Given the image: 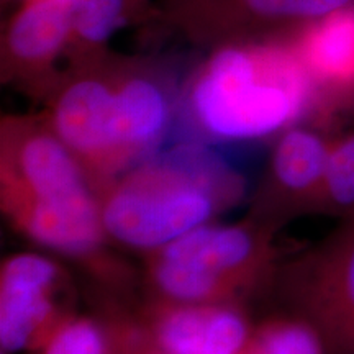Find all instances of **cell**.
<instances>
[{
    "mask_svg": "<svg viewBox=\"0 0 354 354\" xmlns=\"http://www.w3.org/2000/svg\"><path fill=\"white\" fill-rule=\"evenodd\" d=\"M146 24H161V8L153 0H71L64 68L100 59L122 30Z\"/></svg>",
    "mask_w": 354,
    "mask_h": 354,
    "instance_id": "4fadbf2b",
    "label": "cell"
},
{
    "mask_svg": "<svg viewBox=\"0 0 354 354\" xmlns=\"http://www.w3.org/2000/svg\"><path fill=\"white\" fill-rule=\"evenodd\" d=\"M115 338L110 322L73 315L48 342L30 354H113Z\"/></svg>",
    "mask_w": 354,
    "mask_h": 354,
    "instance_id": "2e32d148",
    "label": "cell"
},
{
    "mask_svg": "<svg viewBox=\"0 0 354 354\" xmlns=\"http://www.w3.org/2000/svg\"><path fill=\"white\" fill-rule=\"evenodd\" d=\"M71 282L57 261L39 253H17L0 268V349L32 353L74 313Z\"/></svg>",
    "mask_w": 354,
    "mask_h": 354,
    "instance_id": "52a82bcc",
    "label": "cell"
},
{
    "mask_svg": "<svg viewBox=\"0 0 354 354\" xmlns=\"http://www.w3.org/2000/svg\"><path fill=\"white\" fill-rule=\"evenodd\" d=\"M274 264L264 223H205L146 258L151 299L177 304L238 302L261 282L271 284Z\"/></svg>",
    "mask_w": 354,
    "mask_h": 354,
    "instance_id": "277c9868",
    "label": "cell"
},
{
    "mask_svg": "<svg viewBox=\"0 0 354 354\" xmlns=\"http://www.w3.org/2000/svg\"><path fill=\"white\" fill-rule=\"evenodd\" d=\"M180 88L179 109L202 138L227 143L279 136L315 109V92L284 35L207 48Z\"/></svg>",
    "mask_w": 354,
    "mask_h": 354,
    "instance_id": "7a4b0ae2",
    "label": "cell"
},
{
    "mask_svg": "<svg viewBox=\"0 0 354 354\" xmlns=\"http://www.w3.org/2000/svg\"><path fill=\"white\" fill-rule=\"evenodd\" d=\"M71 0H24L3 21L0 79L43 102L59 81L69 39Z\"/></svg>",
    "mask_w": 354,
    "mask_h": 354,
    "instance_id": "ba28073f",
    "label": "cell"
},
{
    "mask_svg": "<svg viewBox=\"0 0 354 354\" xmlns=\"http://www.w3.org/2000/svg\"><path fill=\"white\" fill-rule=\"evenodd\" d=\"M241 354H325L312 326L284 312L253 326Z\"/></svg>",
    "mask_w": 354,
    "mask_h": 354,
    "instance_id": "5bb4252c",
    "label": "cell"
},
{
    "mask_svg": "<svg viewBox=\"0 0 354 354\" xmlns=\"http://www.w3.org/2000/svg\"><path fill=\"white\" fill-rule=\"evenodd\" d=\"M202 0H159V8H161V25L169 26L176 24L177 20L183 19L185 13L196 8Z\"/></svg>",
    "mask_w": 354,
    "mask_h": 354,
    "instance_id": "ac0fdd59",
    "label": "cell"
},
{
    "mask_svg": "<svg viewBox=\"0 0 354 354\" xmlns=\"http://www.w3.org/2000/svg\"><path fill=\"white\" fill-rule=\"evenodd\" d=\"M299 56L315 92V109L354 100V3L281 33Z\"/></svg>",
    "mask_w": 354,
    "mask_h": 354,
    "instance_id": "8fae6325",
    "label": "cell"
},
{
    "mask_svg": "<svg viewBox=\"0 0 354 354\" xmlns=\"http://www.w3.org/2000/svg\"><path fill=\"white\" fill-rule=\"evenodd\" d=\"M354 0H202L172 25L198 46L279 35L351 6Z\"/></svg>",
    "mask_w": 354,
    "mask_h": 354,
    "instance_id": "30bf717a",
    "label": "cell"
},
{
    "mask_svg": "<svg viewBox=\"0 0 354 354\" xmlns=\"http://www.w3.org/2000/svg\"><path fill=\"white\" fill-rule=\"evenodd\" d=\"M2 354H6V353H2Z\"/></svg>",
    "mask_w": 354,
    "mask_h": 354,
    "instance_id": "ffe728a7",
    "label": "cell"
},
{
    "mask_svg": "<svg viewBox=\"0 0 354 354\" xmlns=\"http://www.w3.org/2000/svg\"><path fill=\"white\" fill-rule=\"evenodd\" d=\"M110 323H112L115 338L113 354H162L145 338L133 320L115 318V320H110Z\"/></svg>",
    "mask_w": 354,
    "mask_h": 354,
    "instance_id": "e0dca14e",
    "label": "cell"
},
{
    "mask_svg": "<svg viewBox=\"0 0 354 354\" xmlns=\"http://www.w3.org/2000/svg\"><path fill=\"white\" fill-rule=\"evenodd\" d=\"M133 322L162 354H241L254 326L238 302L158 299H151Z\"/></svg>",
    "mask_w": 354,
    "mask_h": 354,
    "instance_id": "9c48e42d",
    "label": "cell"
},
{
    "mask_svg": "<svg viewBox=\"0 0 354 354\" xmlns=\"http://www.w3.org/2000/svg\"><path fill=\"white\" fill-rule=\"evenodd\" d=\"M20 2H24V0H17V3H20Z\"/></svg>",
    "mask_w": 354,
    "mask_h": 354,
    "instance_id": "d6986e66",
    "label": "cell"
},
{
    "mask_svg": "<svg viewBox=\"0 0 354 354\" xmlns=\"http://www.w3.org/2000/svg\"><path fill=\"white\" fill-rule=\"evenodd\" d=\"M243 179L203 143L159 149L99 190L109 240L153 253L210 223L243 196Z\"/></svg>",
    "mask_w": 354,
    "mask_h": 354,
    "instance_id": "3957f363",
    "label": "cell"
},
{
    "mask_svg": "<svg viewBox=\"0 0 354 354\" xmlns=\"http://www.w3.org/2000/svg\"><path fill=\"white\" fill-rule=\"evenodd\" d=\"M271 286L284 312L312 326L325 354H354V214L277 266Z\"/></svg>",
    "mask_w": 354,
    "mask_h": 354,
    "instance_id": "8992f818",
    "label": "cell"
},
{
    "mask_svg": "<svg viewBox=\"0 0 354 354\" xmlns=\"http://www.w3.org/2000/svg\"><path fill=\"white\" fill-rule=\"evenodd\" d=\"M0 203L10 227L35 245L100 266L109 236L99 194L41 112L2 117Z\"/></svg>",
    "mask_w": 354,
    "mask_h": 354,
    "instance_id": "6da1fadb",
    "label": "cell"
},
{
    "mask_svg": "<svg viewBox=\"0 0 354 354\" xmlns=\"http://www.w3.org/2000/svg\"><path fill=\"white\" fill-rule=\"evenodd\" d=\"M41 113L84 166L97 194L133 165L122 133L113 51L92 63L64 68Z\"/></svg>",
    "mask_w": 354,
    "mask_h": 354,
    "instance_id": "5b68a950",
    "label": "cell"
},
{
    "mask_svg": "<svg viewBox=\"0 0 354 354\" xmlns=\"http://www.w3.org/2000/svg\"><path fill=\"white\" fill-rule=\"evenodd\" d=\"M330 143L322 133L300 125L277 136L269 158V201H274L269 214L279 215L282 201L312 205L325 176ZM269 201L263 202V207Z\"/></svg>",
    "mask_w": 354,
    "mask_h": 354,
    "instance_id": "7c38bea8",
    "label": "cell"
},
{
    "mask_svg": "<svg viewBox=\"0 0 354 354\" xmlns=\"http://www.w3.org/2000/svg\"><path fill=\"white\" fill-rule=\"evenodd\" d=\"M312 205L336 214H354V131L330 143L325 176Z\"/></svg>",
    "mask_w": 354,
    "mask_h": 354,
    "instance_id": "9a60e30c",
    "label": "cell"
}]
</instances>
